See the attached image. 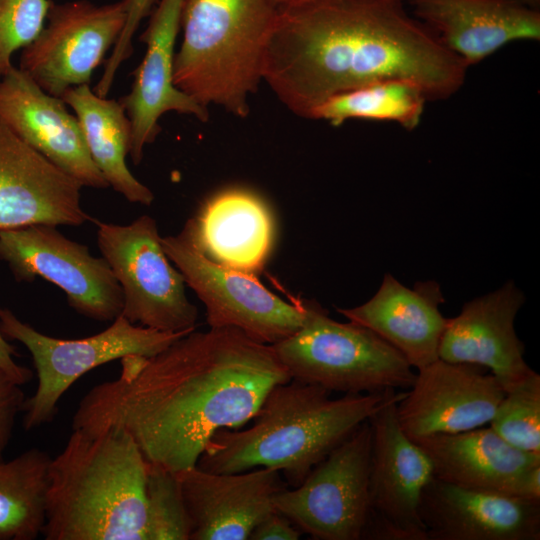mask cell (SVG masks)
<instances>
[{
  "instance_id": "21",
  "label": "cell",
  "mask_w": 540,
  "mask_h": 540,
  "mask_svg": "<svg viewBox=\"0 0 540 540\" xmlns=\"http://www.w3.org/2000/svg\"><path fill=\"white\" fill-rule=\"evenodd\" d=\"M409 11L467 67L516 41L540 40V9L523 0H405Z\"/></svg>"
},
{
  "instance_id": "6",
  "label": "cell",
  "mask_w": 540,
  "mask_h": 540,
  "mask_svg": "<svg viewBox=\"0 0 540 540\" xmlns=\"http://www.w3.org/2000/svg\"><path fill=\"white\" fill-rule=\"evenodd\" d=\"M291 379L345 394L409 389L416 373L370 329L331 319L311 303L302 327L272 345Z\"/></svg>"
},
{
  "instance_id": "36",
  "label": "cell",
  "mask_w": 540,
  "mask_h": 540,
  "mask_svg": "<svg viewBox=\"0 0 540 540\" xmlns=\"http://www.w3.org/2000/svg\"><path fill=\"white\" fill-rule=\"evenodd\" d=\"M523 1L533 8L540 9V0H523Z\"/></svg>"
},
{
  "instance_id": "7",
  "label": "cell",
  "mask_w": 540,
  "mask_h": 540,
  "mask_svg": "<svg viewBox=\"0 0 540 540\" xmlns=\"http://www.w3.org/2000/svg\"><path fill=\"white\" fill-rule=\"evenodd\" d=\"M189 332L159 331L119 315L97 334L62 339L39 332L8 308L0 307V333L27 348L38 379L34 394L24 402V429L33 430L51 422L61 397L90 370L129 355L153 356Z\"/></svg>"
},
{
  "instance_id": "4",
  "label": "cell",
  "mask_w": 540,
  "mask_h": 540,
  "mask_svg": "<svg viewBox=\"0 0 540 540\" xmlns=\"http://www.w3.org/2000/svg\"><path fill=\"white\" fill-rule=\"evenodd\" d=\"M51 457L45 540H145L147 461L122 432L72 429Z\"/></svg>"
},
{
  "instance_id": "14",
  "label": "cell",
  "mask_w": 540,
  "mask_h": 540,
  "mask_svg": "<svg viewBox=\"0 0 540 540\" xmlns=\"http://www.w3.org/2000/svg\"><path fill=\"white\" fill-rule=\"evenodd\" d=\"M504 394L487 369L438 358L417 370L396 415L411 439L458 433L489 424Z\"/></svg>"
},
{
  "instance_id": "15",
  "label": "cell",
  "mask_w": 540,
  "mask_h": 540,
  "mask_svg": "<svg viewBox=\"0 0 540 540\" xmlns=\"http://www.w3.org/2000/svg\"><path fill=\"white\" fill-rule=\"evenodd\" d=\"M0 122L82 186L109 187L88 151L77 117L19 67L0 78Z\"/></svg>"
},
{
  "instance_id": "18",
  "label": "cell",
  "mask_w": 540,
  "mask_h": 540,
  "mask_svg": "<svg viewBox=\"0 0 540 540\" xmlns=\"http://www.w3.org/2000/svg\"><path fill=\"white\" fill-rule=\"evenodd\" d=\"M191 522L190 540H248L276 511L273 498L289 487L270 468L213 473L197 466L177 473Z\"/></svg>"
},
{
  "instance_id": "8",
  "label": "cell",
  "mask_w": 540,
  "mask_h": 540,
  "mask_svg": "<svg viewBox=\"0 0 540 540\" xmlns=\"http://www.w3.org/2000/svg\"><path fill=\"white\" fill-rule=\"evenodd\" d=\"M97 243L123 295L121 315L165 332L196 327L198 310L184 276L164 251L156 221L142 215L126 225L96 221Z\"/></svg>"
},
{
  "instance_id": "33",
  "label": "cell",
  "mask_w": 540,
  "mask_h": 540,
  "mask_svg": "<svg viewBox=\"0 0 540 540\" xmlns=\"http://www.w3.org/2000/svg\"><path fill=\"white\" fill-rule=\"evenodd\" d=\"M301 531L283 514L275 511L252 530L249 540H298Z\"/></svg>"
},
{
  "instance_id": "10",
  "label": "cell",
  "mask_w": 540,
  "mask_h": 540,
  "mask_svg": "<svg viewBox=\"0 0 540 540\" xmlns=\"http://www.w3.org/2000/svg\"><path fill=\"white\" fill-rule=\"evenodd\" d=\"M371 428L362 423L303 482L273 498L276 511L318 540H361L368 521Z\"/></svg>"
},
{
  "instance_id": "32",
  "label": "cell",
  "mask_w": 540,
  "mask_h": 540,
  "mask_svg": "<svg viewBox=\"0 0 540 540\" xmlns=\"http://www.w3.org/2000/svg\"><path fill=\"white\" fill-rule=\"evenodd\" d=\"M25 400L21 385L0 369V462L4 460L17 416L22 412Z\"/></svg>"
},
{
  "instance_id": "5",
  "label": "cell",
  "mask_w": 540,
  "mask_h": 540,
  "mask_svg": "<svg viewBox=\"0 0 540 540\" xmlns=\"http://www.w3.org/2000/svg\"><path fill=\"white\" fill-rule=\"evenodd\" d=\"M279 12L272 0H182L175 86L206 108L246 118Z\"/></svg>"
},
{
  "instance_id": "31",
  "label": "cell",
  "mask_w": 540,
  "mask_h": 540,
  "mask_svg": "<svg viewBox=\"0 0 540 540\" xmlns=\"http://www.w3.org/2000/svg\"><path fill=\"white\" fill-rule=\"evenodd\" d=\"M157 0H128L127 20L124 29L106 60L102 79L112 82L119 66L133 53L132 38L140 22L147 17Z\"/></svg>"
},
{
  "instance_id": "2",
  "label": "cell",
  "mask_w": 540,
  "mask_h": 540,
  "mask_svg": "<svg viewBox=\"0 0 540 540\" xmlns=\"http://www.w3.org/2000/svg\"><path fill=\"white\" fill-rule=\"evenodd\" d=\"M280 12L263 81L293 114L310 119L329 97L405 79L428 101L464 85L468 67L409 11L405 0H316Z\"/></svg>"
},
{
  "instance_id": "28",
  "label": "cell",
  "mask_w": 540,
  "mask_h": 540,
  "mask_svg": "<svg viewBox=\"0 0 540 540\" xmlns=\"http://www.w3.org/2000/svg\"><path fill=\"white\" fill-rule=\"evenodd\" d=\"M489 426L513 447L540 453V375L536 371L505 391Z\"/></svg>"
},
{
  "instance_id": "16",
  "label": "cell",
  "mask_w": 540,
  "mask_h": 540,
  "mask_svg": "<svg viewBox=\"0 0 540 540\" xmlns=\"http://www.w3.org/2000/svg\"><path fill=\"white\" fill-rule=\"evenodd\" d=\"M181 5L182 0H159L149 14L139 38L146 44V53L133 73L130 92L119 100L130 120L129 155L135 165L142 161L144 147L160 133L159 119L164 113L192 115L201 122L209 119L208 108L174 84V48L180 31Z\"/></svg>"
},
{
  "instance_id": "29",
  "label": "cell",
  "mask_w": 540,
  "mask_h": 540,
  "mask_svg": "<svg viewBox=\"0 0 540 540\" xmlns=\"http://www.w3.org/2000/svg\"><path fill=\"white\" fill-rule=\"evenodd\" d=\"M190 535L177 473L147 462L145 540H190Z\"/></svg>"
},
{
  "instance_id": "30",
  "label": "cell",
  "mask_w": 540,
  "mask_h": 540,
  "mask_svg": "<svg viewBox=\"0 0 540 540\" xmlns=\"http://www.w3.org/2000/svg\"><path fill=\"white\" fill-rule=\"evenodd\" d=\"M51 3V0H0V78L13 67V54L39 36Z\"/></svg>"
},
{
  "instance_id": "20",
  "label": "cell",
  "mask_w": 540,
  "mask_h": 540,
  "mask_svg": "<svg viewBox=\"0 0 540 540\" xmlns=\"http://www.w3.org/2000/svg\"><path fill=\"white\" fill-rule=\"evenodd\" d=\"M523 303V294L511 280L465 303L456 317L447 320L439 358L483 367L508 390L533 371L514 327Z\"/></svg>"
},
{
  "instance_id": "13",
  "label": "cell",
  "mask_w": 540,
  "mask_h": 540,
  "mask_svg": "<svg viewBox=\"0 0 540 540\" xmlns=\"http://www.w3.org/2000/svg\"><path fill=\"white\" fill-rule=\"evenodd\" d=\"M128 0L96 5L88 0L52 1L39 36L22 50L19 69L45 92L61 97L89 84L127 20Z\"/></svg>"
},
{
  "instance_id": "26",
  "label": "cell",
  "mask_w": 540,
  "mask_h": 540,
  "mask_svg": "<svg viewBox=\"0 0 540 540\" xmlns=\"http://www.w3.org/2000/svg\"><path fill=\"white\" fill-rule=\"evenodd\" d=\"M51 456L32 447L0 462V540H34L45 524Z\"/></svg>"
},
{
  "instance_id": "11",
  "label": "cell",
  "mask_w": 540,
  "mask_h": 540,
  "mask_svg": "<svg viewBox=\"0 0 540 540\" xmlns=\"http://www.w3.org/2000/svg\"><path fill=\"white\" fill-rule=\"evenodd\" d=\"M404 394L391 390L368 420L370 511L362 539L427 540L419 507L434 468L429 456L398 422L396 405Z\"/></svg>"
},
{
  "instance_id": "23",
  "label": "cell",
  "mask_w": 540,
  "mask_h": 540,
  "mask_svg": "<svg viewBox=\"0 0 540 540\" xmlns=\"http://www.w3.org/2000/svg\"><path fill=\"white\" fill-rule=\"evenodd\" d=\"M444 302L434 281L408 288L386 274L376 294L364 304L337 311L364 326L397 349L417 370L439 358V345L448 318L439 305Z\"/></svg>"
},
{
  "instance_id": "17",
  "label": "cell",
  "mask_w": 540,
  "mask_h": 540,
  "mask_svg": "<svg viewBox=\"0 0 540 540\" xmlns=\"http://www.w3.org/2000/svg\"><path fill=\"white\" fill-rule=\"evenodd\" d=\"M82 187L0 122V230L82 225Z\"/></svg>"
},
{
  "instance_id": "19",
  "label": "cell",
  "mask_w": 540,
  "mask_h": 540,
  "mask_svg": "<svg viewBox=\"0 0 540 540\" xmlns=\"http://www.w3.org/2000/svg\"><path fill=\"white\" fill-rule=\"evenodd\" d=\"M419 513L427 540H539L540 502L433 477Z\"/></svg>"
},
{
  "instance_id": "12",
  "label": "cell",
  "mask_w": 540,
  "mask_h": 540,
  "mask_svg": "<svg viewBox=\"0 0 540 540\" xmlns=\"http://www.w3.org/2000/svg\"><path fill=\"white\" fill-rule=\"evenodd\" d=\"M57 227L34 224L0 230V260L17 281L40 277L60 288L77 313L112 322L121 315L123 295L109 264Z\"/></svg>"
},
{
  "instance_id": "27",
  "label": "cell",
  "mask_w": 540,
  "mask_h": 540,
  "mask_svg": "<svg viewBox=\"0 0 540 540\" xmlns=\"http://www.w3.org/2000/svg\"><path fill=\"white\" fill-rule=\"evenodd\" d=\"M427 101L414 82L385 79L329 97L313 110L310 119L335 127L354 119L391 122L412 131L419 126Z\"/></svg>"
},
{
  "instance_id": "1",
  "label": "cell",
  "mask_w": 540,
  "mask_h": 540,
  "mask_svg": "<svg viewBox=\"0 0 540 540\" xmlns=\"http://www.w3.org/2000/svg\"><path fill=\"white\" fill-rule=\"evenodd\" d=\"M119 376L81 399L72 429L127 434L145 460L192 468L212 436L251 421L267 393L291 379L273 346L231 327L180 337L159 353L122 359Z\"/></svg>"
},
{
  "instance_id": "35",
  "label": "cell",
  "mask_w": 540,
  "mask_h": 540,
  "mask_svg": "<svg viewBox=\"0 0 540 540\" xmlns=\"http://www.w3.org/2000/svg\"><path fill=\"white\" fill-rule=\"evenodd\" d=\"M278 7H290L316 0H272Z\"/></svg>"
},
{
  "instance_id": "25",
  "label": "cell",
  "mask_w": 540,
  "mask_h": 540,
  "mask_svg": "<svg viewBox=\"0 0 540 540\" xmlns=\"http://www.w3.org/2000/svg\"><path fill=\"white\" fill-rule=\"evenodd\" d=\"M60 98L74 110L88 151L108 185L131 203L151 205L154 194L126 164L131 125L119 100L97 95L89 84L71 87Z\"/></svg>"
},
{
  "instance_id": "3",
  "label": "cell",
  "mask_w": 540,
  "mask_h": 540,
  "mask_svg": "<svg viewBox=\"0 0 540 540\" xmlns=\"http://www.w3.org/2000/svg\"><path fill=\"white\" fill-rule=\"evenodd\" d=\"M391 390L334 399L328 390L295 379L276 384L251 419L252 425L217 431L196 466L213 473L270 468L279 471L288 486L296 487L369 420Z\"/></svg>"
},
{
  "instance_id": "9",
  "label": "cell",
  "mask_w": 540,
  "mask_h": 540,
  "mask_svg": "<svg viewBox=\"0 0 540 540\" xmlns=\"http://www.w3.org/2000/svg\"><path fill=\"white\" fill-rule=\"evenodd\" d=\"M165 253L203 303L209 327L239 329L273 345L299 330L311 303L288 302L255 276L206 257L182 233L161 238Z\"/></svg>"
},
{
  "instance_id": "24",
  "label": "cell",
  "mask_w": 540,
  "mask_h": 540,
  "mask_svg": "<svg viewBox=\"0 0 540 540\" xmlns=\"http://www.w3.org/2000/svg\"><path fill=\"white\" fill-rule=\"evenodd\" d=\"M413 440L431 459L434 477L470 489L520 497L529 471L540 465V453L513 447L490 426Z\"/></svg>"
},
{
  "instance_id": "34",
  "label": "cell",
  "mask_w": 540,
  "mask_h": 540,
  "mask_svg": "<svg viewBox=\"0 0 540 540\" xmlns=\"http://www.w3.org/2000/svg\"><path fill=\"white\" fill-rule=\"evenodd\" d=\"M15 356H18L16 348L0 333V369L22 386L33 378V372L16 363Z\"/></svg>"
},
{
  "instance_id": "22",
  "label": "cell",
  "mask_w": 540,
  "mask_h": 540,
  "mask_svg": "<svg viewBox=\"0 0 540 540\" xmlns=\"http://www.w3.org/2000/svg\"><path fill=\"white\" fill-rule=\"evenodd\" d=\"M181 233L212 261L256 274L271 252L274 221L260 196L232 187L207 199Z\"/></svg>"
}]
</instances>
